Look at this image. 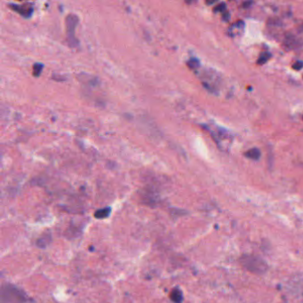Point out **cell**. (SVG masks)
<instances>
[{"instance_id":"7","label":"cell","mask_w":303,"mask_h":303,"mask_svg":"<svg viewBox=\"0 0 303 303\" xmlns=\"http://www.w3.org/2000/svg\"><path fill=\"white\" fill-rule=\"evenodd\" d=\"M44 68V65L42 63H35L33 65V76H39L42 70Z\"/></svg>"},{"instance_id":"12","label":"cell","mask_w":303,"mask_h":303,"mask_svg":"<svg viewBox=\"0 0 303 303\" xmlns=\"http://www.w3.org/2000/svg\"><path fill=\"white\" fill-rule=\"evenodd\" d=\"M249 4H252V2H247V3H244V6H247Z\"/></svg>"},{"instance_id":"3","label":"cell","mask_w":303,"mask_h":303,"mask_svg":"<svg viewBox=\"0 0 303 303\" xmlns=\"http://www.w3.org/2000/svg\"><path fill=\"white\" fill-rule=\"evenodd\" d=\"M9 7L11 9H13V11L17 12L18 13H20L22 17L24 18H29L33 12H34V9H33V6L30 4H9Z\"/></svg>"},{"instance_id":"4","label":"cell","mask_w":303,"mask_h":303,"mask_svg":"<svg viewBox=\"0 0 303 303\" xmlns=\"http://www.w3.org/2000/svg\"><path fill=\"white\" fill-rule=\"evenodd\" d=\"M171 300L175 303H180L183 300V296H182V293L180 289H174L171 292V295H170Z\"/></svg>"},{"instance_id":"11","label":"cell","mask_w":303,"mask_h":303,"mask_svg":"<svg viewBox=\"0 0 303 303\" xmlns=\"http://www.w3.org/2000/svg\"><path fill=\"white\" fill-rule=\"evenodd\" d=\"M293 68L294 69V70H301L303 68V62L302 61H296L294 64H293Z\"/></svg>"},{"instance_id":"9","label":"cell","mask_w":303,"mask_h":303,"mask_svg":"<svg viewBox=\"0 0 303 303\" xmlns=\"http://www.w3.org/2000/svg\"><path fill=\"white\" fill-rule=\"evenodd\" d=\"M188 66L191 69V70H196L199 67V61L198 59H195V58H192L190 59L188 62H187Z\"/></svg>"},{"instance_id":"5","label":"cell","mask_w":303,"mask_h":303,"mask_svg":"<svg viewBox=\"0 0 303 303\" xmlns=\"http://www.w3.org/2000/svg\"><path fill=\"white\" fill-rule=\"evenodd\" d=\"M245 156L247 158H250L253 160H258L260 156V151L258 149H251L245 153Z\"/></svg>"},{"instance_id":"10","label":"cell","mask_w":303,"mask_h":303,"mask_svg":"<svg viewBox=\"0 0 303 303\" xmlns=\"http://www.w3.org/2000/svg\"><path fill=\"white\" fill-rule=\"evenodd\" d=\"M225 8H226L225 4H224V3H221V4H219L217 6H215L214 12H224Z\"/></svg>"},{"instance_id":"13","label":"cell","mask_w":303,"mask_h":303,"mask_svg":"<svg viewBox=\"0 0 303 303\" xmlns=\"http://www.w3.org/2000/svg\"><path fill=\"white\" fill-rule=\"evenodd\" d=\"M302 118H303V117H302Z\"/></svg>"},{"instance_id":"6","label":"cell","mask_w":303,"mask_h":303,"mask_svg":"<svg viewBox=\"0 0 303 303\" xmlns=\"http://www.w3.org/2000/svg\"><path fill=\"white\" fill-rule=\"evenodd\" d=\"M110 213V208H103L101 210H98L97 212H95L94 213V217L97 219H104L107 218Z\"/></svg>"},{"instance_id":"1","label":"cell","mask_w":303,"mask_h":303,"mask_svg":"<svg viewBox=\"0 0 303 303\" xmlns=\"http://www.w3.org/2000/svg\"><path fill=\"white\" fill-rule=\"evenodd\" d=\"M239 262L247 271L256 275L264 274L268 269L267 263L255 255H243L239 259Z\"/></svg>"},{"instance_id":"2","label":"cell","mask_w":303,"mask_h":303,"mask_svg":"<svg viewBox=\"0 0 303 303\" xmlns=\"http://www.w3.org/2000/svg\"><path fill=\"white\" fill-rule=\"evenodd\" d=\"M78 23V17L74 13H70L65 19L67 41L70 47H77L79 41L75 36V30Z\"/></svg>"},{"instance_id":"8","label":"cell","mask_w":303,"mask_h":303,"mask_svg":"<svg viewBox=\"0 0 303 303\" xmlns=\"http://www.w3.org/2000/svg\"><path fill=\"white\" fill-rule=\"evenodd\" d=\"M270 53H269V52H263V53H261L260 54V58H259V60H258V61H257V63L259 64V65H263V64H265L268 61H269V59L270 58Z\"/></svg>"}]
</instances>
